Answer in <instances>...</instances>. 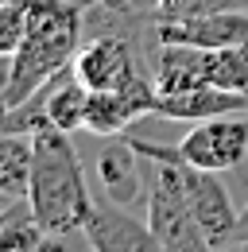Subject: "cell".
Returning a JSON list of instances; mask_svg holds the SVG:
<instances>
[{
	"label": "cell",
	"mask_w": 248,
	"mask_h": 252,
	"mask_svg": "<svg viewBox=\"0 0 248 252\" xmlns=\"http://www.w3.org/2000/svg\"><path fill=\"white\" fill-rule=\"evenodd\" d=\"M86 241L93 252H155V241L148 218H132V210H124L117 202H109L105 194H93L90 218H86Z\"/></svg>",
	"instance_id": "ba28073f"
},
{
	"label": "cell",
	"mask_w": 248,
	"mask_h": 252,
	"mask_svg": "<svg viewBox=\"0 0 248 252\" xmlns=\"http://www.w3.org/2000/svg\"><path fill=\"white\" fill-rule=\"evenodd\" d=\"M93 175H97V194H105L109 202L132 214L140 206L148 210V167L128 136H105L93 159Z\"/></svg>",
	"instance_id": "5b68a950"
},
{
	"label": "cell",
	"mask_w": 248,
	"mask_h": 252,
	"mask_svg": "<svg viewBox=\"0 0 248 252\" xmlns=\"http://www.w3.org/2000/svg\"><path fill=\"white\" fill-rule=\"evenodd\" d=\"M31 159H35L31 136H24V132H4V140H0V202L28 198Z\"/></svg>",
	"instance_id": "7c38bea8"
},
{
	"label": "cell",
	"mask_w": 248,
	"mask_h": 252,
	"mask_svg": "<svg viewBox=\"0 0 248 252\" xmlns=\"http://www.w3.org/2000/svg\"><path fill=\"white\" fill-rule=\"evenodd\" d=\"M237 245H245V249H248V202H245V210H241V225H237Z\"/></svg>",
	"instance_id": "9a60e30c"
},
{
	"label": "cell",
	"mask_w": 248,
	"mask_h": 252,
	"mask_svg": "<svg viewBox=\"0 0 248 252\" xmlns=\"http://www.w3.org/2000/svg\"><path fill=\"white\" fill-rule=\"evenodd\" d=\"M86 4H93V0H82V8H86Z\"/></svg>",
	"instance_id": "e0dca14e"
},
{
	"label": "cell",
	"mask_w": 248,
	"mask_h": 252,
	"mask_svg": "<svg viewBox=\"0 0 248 252\" xmlns=\"http://www.w3.org/2000/svg\"><path fill=\"white\" fill-rule=\"evenodd\" d=\"M155 78L132 82L121 90H90L86 105V132L90 136H124L144 117H155Z\"/></svg>",
	"instance_id": "52a82bcc"
},
{
	"label": "cell",
	"mask_w": 248,
	"mask_h": 252,
	"mask_svg": "<svg viewBox=\"0 0 248 252\" xmlns=\"http://www.w3.org/2000/svg\"><path fill=\"white\" fill-rule=\"evenodd\" d=\"M155 35L163 43H194V47H241L248 43V8H214V12H186L163 16Z\"/></svg>",
	"instance_id": "8992f818"
},
{
	"label": "cell",
	"mask_w": 248,
	"mask_h": 252,
	"mask_svg": "<svg viewBox=\"0 0 248 252\" xmlns=\"http://www.w3.org/2000/svg\"><path fill=\"white\" fill-rule=\"evenodd\" d=\"M28 35V0H8L0 12V55L8 59Z\"/></svg>",
	"instance_id": "5bb4252c"
},
{
	"label": "cell",
	"mask_w": 248,
	"mask_h": 252,
	"mask_svg": "<svg viewBox=\"0 0 248 252\" xmlns=\"http://www.w3.org/2000/svg\"><path fill=\"white\" fill-rule=\"evenodd\" d=\"M179 152L186 163L202 171H217V175L241 167L248 159V109L194 121V128L179 140Z\"/></svg>",
	"instance_id": "277c9868"
},
{
	"label": "cell",
	"mask_w": 248,
	"mask_h": 252,
	"mask_svg": "<svg viewBox=\"0 0 248 252\" xmlns=\"http://www.w3.org/2000/svg\"><path fill=\"white\" fill-rule=\"evenodd\" d=\"M186 187H190V206H194V218L202 225L206 245L210 249H233L241 214L233 210V198L221 187L217 171H202V167L190 163L186 167Z\"/></svg>",
	"instance_id": "9c48e42d"
},
{
	"label": "cell",
	"mask_w": 248,
	"mask_h": 252,
	"mask_svg": "<svg viewBox=\"0 0 248 252\" xmlns=\"http://www.w3.org/2000/svg\"><path fill=\"white\" fill-rule=\"evenodd\" d=\"M248 109V94H233L221 86H194L183 94H155V117L163 121H210L221 113Z\"/></svg>",
	"instance_id": "8fae6325"
},
{
	"label": "cell",
	"mask_w": 248,
	"mask_h": 252,
	"mask_svg": "<svg viewBox=\"0 0 248 252\" xmlns=\"http://www.w3.org/2000/svg\"><path fill=\"white\" fill-rule=\"evenodd\" d=\"M136 152L148 167V225L163 252H198L210 249L202 237V225L190 206V187H186V163L179 144H152V140H132Z\"/></svg>",
	"instance_id": "3957f363"
},
{
	"label": "cell",
	"mask_w": 248,
	"mask_h": 252,
	"mask_svg": "<svg viewBox=\"0 0 248 252\" xmlns=\"http://www.w3.org/2000/svg\"><path fill=\"white\" fill-rule=\"evenodd\" d=\"M152 78L159 94H183L194 86H210V51L194 43H155Z\"/></svg>",
	"instance_id": "30bf717a"
},
{
	"label": "cell",
	"mask_w": 248,
	"mask_h": 252,
	"mask_svg": "<svg viewBox=\"0 0 248 252\" xmlns=\"http://www.w3.org/2000/svg\"><path fill=\"white\" fill-rule=\"evenodd\" d=\"M159 4H163V16H179L190 0H159Z\"/></svg>",
	"instance_id": "2e32d148"
},
{
	"label": "cell",
	"mask_w": 248,
	"mask_h": 252,
	"mask_svg": "<svg viewBox=\"0 0 248 252\" xmlns=\"http://www.w3.org/2000/svg\"><path fill=\"white\" fill-rule=\"evenodd\" d=\"M31 144H35V159H31L28 202L35 221L51 237V249L90 245L82 225L90 218L93 194L86 183V171H82V159L70 144V132L47 125L31 136Z\"/></svg>",
	"instance_id": "6da1fadb"
},
{
	"label": "cell",
	"mask_w": 248,
	"mask_h": 252,
	"mask_svg": "<svg viewBox=\"0 0 248 252\" xmlns=\"http://www.w3.org/2000/svg\"><path fill=\"white\" fill-rule=\"evenodd\" d=\"M210 86L233 90V94H248V43L210 51Z\"/></svg>",
	"instance_id": "4fadbf2b"
},
{
	"label": "cell",
	"mask_w": 248,
	"mask_h": 252,
	"mask_svg": "<svg viewBox=\"0 0 248 252\" xmlns=\"http://www.w3.org/2000/svg\"><path fill=\"white\" fill-rule=\"evenodd\" d=\"M86 32V8L78 0H28V35L4 66V109L24 105L55 74L74 66Z\"/></svg>",
	"instance_id": "7a4b0ae2"
}]
</instances>
